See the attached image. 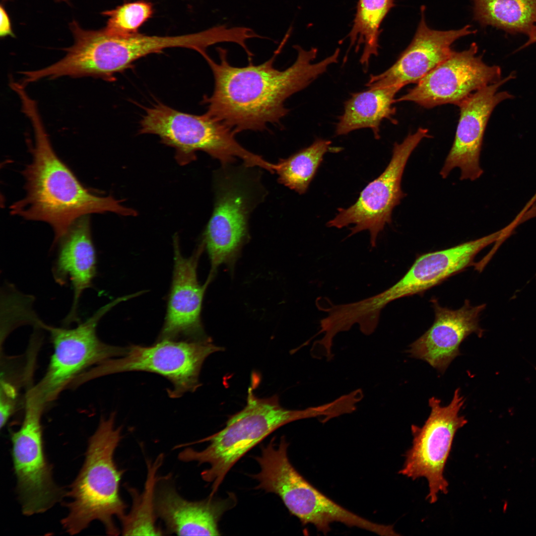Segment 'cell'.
Segmentation results:
<instances>
[{"mask_svg": "<svg viewBox=\"0 0 536 536\" xmlns=\"http://www.w3.org/2000/svg\"><path fill=\"white\" fill-rule=\"evenodd\" d=\"M292 28L289 27L273 56L268 61L245 67L229 64L226 49L218 47L220 62L208 55L203 58L214 78V89L210 96H204L209 116L222 122L236 134L245 131H262L268 124H279L289 110L284 106L286 99L306 88L338 62L340 50L331 56L313 63L317 49L306 50L299 45L296 60L288 67L279 70L274 67L278 53L287 41Z\"/></svg>", "mask_w": 536, "mask_h": 536, "instance_id": "obj_1", "label": "cell"}, {"mask_svg": "<svg viewBox=\"0 0 536 536\" xmlns=\"http://www.w3.org/2000/svg\"><path fill=\"white\" fill-rule=\"evenodd\" d=\"M21 105L32 125L34 143L32 162L23 171L26 195L10 206L12 214L48 223L54 232L55 245L82 216L106 212L136 214L113 197L97 196L84 187L54 150L35 101L27 96Z\"/></svg>", "mask_w": 536, "mask_h": 536, "instance_id": "obj_2", "label": "cell"}, {"mask_svg": "<svg viewBox=\"0 0 536 536\" xmlns=\"http://www.w3.org/2000/svg\"><path fill=\"white\" fill-rule=\"evenodd\" d=\"M116 413L102 417L88 440L83 465L70 487L67 503L68 513L62 521L66 532L75 535L94 521H100L107 534L117 536L115 524L126 514L127 505L119 491L124 471L117 468L114 454L122 438L121 427H115Z\"/></svg>", "mask_w": 536, "mask_h": 536, "instance_id": "obj_3", "label": "cell"}, {"mask_svg": "<svg viewBox=\"0 0 536 536\" xmlns=\"http://www.w3.org/2000/svg\"><path fill=\"white\" fill-rule=\"evenodd\" d=\"M262 169L235 162L214 171L213 208L202 242L210 261L208 282L221 265L234 261L248 239L250 215L267 195Z\"/></svg>", "mask_w": 536, "mask_h": 536, "instance_id": "obj_4", "label": "cell"}, {"mask_svg": "<svg viewBox=\"0 0 536 536\" xmlns=\"http://www.w3.org/2000/svg\"><path fill=\"white\" fill-rule=\"evenodd\" d=\"M311 417L309 407L283 408L276 398H259L250 388L245 407L231 416L222 430L202 440L209 442L206 448L199 451L186 448L178 457L183 462L209 465L201 476L212 483L210 495L213 496L231 468L265 438L287 423Z\"/></svg>", "mask_w": 536, "mask_h": 536, "instance_id": "obj_5", "label": "cell"}, {"mask_svg": "<svg viewBox=\"0 0 536 536\" xmlns=\"http://www.w3.org/2000/svg\"><path fill=\"white\" fill-rule=\"evenodd\" d=\"M140 126L139 134L157 135L162 143L174 148L176 158L182 164L194 160L196 151H202L220 164L239 159L264 170L270 165L261 156L240 145L232 129L206 113H185L158 102L146 108Z\"/></svg>", "mask_w": 536, "mask_h": 536, "instance_id": "obj_6", "label": "cell"}, {"mask_svg": "<svg viewBox=\"0 0 536 536\" xmlns=\"http://www.w3.org/2000/svg\"><path fill=\"white\" fill-rule=\"evenodd\" d=\"M257 489L273 493L282 500L289 512L303 525H313L326 535L331 525L340 523L380 536H395L392 525L372 522L347 510L313 486L293 467L287 451L274 450L260 463V471L255 475Z\"/></svg>", "mask_w": 536, "mask_h": 536, "instance_id": "obj_7", "label": "cell"}, {"mask_svg": "<svg viewBox=\"0 0 536 536\" xmlns=\"http://www.w3.org/2000/svg\"><path fill=\"white\" fill-rule=\"evenodd\" d=\"M123 301L124 298L119 297L109 303L72 329L47 325L38 317L35 325L50 333L54 352L45 375L29 394L44 406L55 399L85 368L111 357L123 356L127 347L106 344L100 340L96 334V328L101 318Z\"/></svg>", "mask_w": 536, "mask_h": 536, "instance_id": "obj_8", "label": "cell"}, {"mask_svg": "<svg viewBox=\"0 0 536 536\" xmlns=\"http://www.w3.org/2000/svg\"><path fill=\"white\" fill-rule=\"evenodd\" d=\"M200 46L197 33L176 36H149L139 33L119 35L105 28L82 30L77 36L73 50V61L77 71L82 76L100 77L107 80L132 67L137 60L170 48L194 50Z\"/></svg>", "mask_w": 536, "mask_h": 536, "instance_id": "obj_9", "label": "cell"}, {"mask_svg": "<svg viewBox=\"0 0 536 536\" xmlns=\"http://www.w3.org/2000/svg\"><path fill=\"white\" fill-rule=\"evenodd\" d=\"M465 399L460 389L455 390L453 399L446 406L434 397L429 399L430 413L423 425L411 426L412 445L405 454V461L399 473L415 480L424 477L428 483L426 499L437 501L440 492L448 493V482L443 472L457 431L468 423L459 412Z\"/></svg>", "mask_w": 536, "mask_h": 536, "instance_id": "obj_10", "label": "cell"}, {"mask_svg": "<svg viewBox=\"0 0 536 536\" xmlns=\"http://www.w3.org/2000/svg\"><path fill=\"white\" fill-rule=\"evenodd\" d=\"M206 340L157 341L151 346L132 345L122 357L108 359L94 370L99 376L129 371H145L160 375L170 381L171 398L181 397L200 386L199 375L205 359L221 350Z\"/></svg>", "mask_w": 536, "mask_h": 536, "instance_id": "obj_11", "label": "cell"}, {"mask_svg": "<svg viewBox=\"0 0 536 536\" xmlns=\"http://www.w3.org/2000/svg\"><path fill=\"white\" fill-rule=\"evenodd\" d=\"M428 135L427 129L419 128L401 143H395L391 159L383 173L363 189L354 204L338 208V213L327 226L342 228L352 224L349 236L368 230L371 247H375L379 233L392 222L393 209L406 196L402 190L401 181L407 160Z\"/></svg>", "mask_w": 536, "mask_h": 536, "instance_id": "obj_12", "label": "cell"}, {"mask_svg": "<svg viewBox=\"0 0 536 536\" xmlns=\"http://www.w3.org/2000/svg\"><path fill=\"white\" fill-rule=\"evenodd\" d=\"M43 407L27 397L22 423L11 435L16 489L22 512L27 516L47 511L65 492L54 482L45 455L41 424Z\"/></svg>", "mask_w": 536, "mask_h": 536, "instance_id": "obj_13", "label": "cell"}, {"mask_svg": "<svg viewBox=\"0 0 536 536\" xmlns=\"http://www.w3.org/2000/svg\"><path fill=\"white\" fill-rule=\"evenodd\" d=\"M478 47L472 43L450 56L395 102H413L426 108L446 104L458 105L476 91L500 81L501 68L489 66L477 56Z\"/></svg>", "mask_w": 536, "mask_h": 536, "instance_id": "obj_14", "label": "cell"}, {"mask_svg": "<svg viewBox=\"0 0 536 536\" xmlns=\"http://www.w3.org/2000/svg\"><path fill=\"white\" fill-rule=\"evenodd\" d=\"M515 75L512 72L500 81L476 91L458 105L460 118L454 140L440 172L443 178L455 168L461 170V180L474 181L481 176L483 170L479 158L486 125L495 107L513 97L509 92L498 90Z\"/></svg>", "mask_w": 536, "mask_h": 536, "instance_id": "obj_15", "label": "cell"}, {"mask_svg": "<svg viewBox=\"0 0 536 536\" xmlns=\"http://www.w3.org/2000/svg\"><path fill=\"white\" fill-rule=\"evenodd\" d=\"M506 236L503 228L480 238L420 255L398 282L372 297L373 305L382 310L395 300L422 294L467 268L475 266L474 260L477 254Z\"/></svg>", "mask_w": 536, "mask_h": 536, "instance_id": "obj_16", "label": "cell"}, {"mask_svg": "<svg viewBox=\"0 0 536 536\" xmlns=\"http://www.w3.org/2000/svg\"><path fill=\"white\" fill-rule=\"evenodd\" d=\"M425 7L421 8V19L410 44L389 68L371 74L368 88L396 86L402 88L417 83L446 60L453 52L451 46L461 37L475 32L469 25L457 30L440 31L429 28L425 20Z\"/></svg>", "mask_w": 536, "mask_h": 536, "instance_id": "obj_17", "label": "cell"}, {"mask_svg": "<svg viewBox=\"0 0 536 536\" xmlns=\"http://www.w3.org/2000/svg\"><path fill=\"white\" fill-rule=\"evenodd\" d=\"M174 269L166 317L157 341L183 339L196 341L202 336L201 321L202 300L206 287L200 285L197 266L202 243L191 256L181 254L178 238H174Z\"/></svg>", "mask_w": 536, "mask_h": 536, "instance_id": "obj_18", "label": "cell"}, {"mask_svg": "<svg viewBox=\"0 0 536 536\" xmlns=\"http://www.w3.org/2000/svg\"><path fill=\"white\" fill-rule=\"evenodd\" d=\"M431 302L435 314L433 323L409 345L407 352L443 374L461 354V344L469 335L474 333L479 337L482 336L479 317L486 305L472 306L466 300L461 308L454 310L442 307L435 298Z\"/></svg>", "mask_w": 536, "mask_h": 536, "instance_id": "obj_19", "label": "cell"}, {"mask_svg": "<svg viewBox=\"0 0 536 536\" xmlns=\"http://www.w3.org/2000/svg\"><path fill=\"white\" fill-rule=\"evenodd\" d=\"M209 496L201 501L184 499L172 485L165 483L156 487L155 507L157 516L163 521L168 532L179 536H220L218 522L222 515L235 504L234 495L215 500Z\"/></svg>", "mask_w": 536, "mask_h": 536, "instance_id": "obj_20", "label": "cell"}, {"mask_svg": "<svg viewBox=\"0 0 536 536\" xmlns=\"http://www.w3.org/2000/svg\"><path fill=\"white\" fill-rule=\"evenodd\" d=\"M57 243L59 248L52 270L54 277L61 285L69 280L73 291L71 308L64 320L67 324L78 319L80 297L91 287L96 274V255L88 215L74 221Z\"/></svg>", "mask_w": 536, "mask_h": 536, "instance_id": "obj_21", "label": "cell"}, {"mask_svg": "<svg viewBox=\"0 0 536 536\" xmlns=\"http://www.w3.org/2000/svg\"><path fill=\"white\" fill-rule=\"evenodd\" d=\"M396 86L368 88L352 93L344 103L343 112L338 117L335 134L346 135L357 130L370 129L375 139L380 138V126L385 119L396 124L393 118L396 94L401 89Z\"/></svg>", "mask_w": 536, "mask_h": 536, "instance_id": "obj_22", "label": "cell"}, {"mask_svg": "<svg viewBox=\"0 0 536 536\" xmlns=\"http://www.w3.org/2000/svg\"><path fill=\"white\" fill-rule=\"evenodd\" d=\"M474 19L510 33L528 36L536 27V0H473Z\"/></svg>", "mask_w": 536, "mask_h": 536, "instance_id": "obj_23", "label": "cell"}, {"mask_svg": "<svg viewBox=\"0 0 536 536\" xmlns=\"http://www.w3.org/2000/svg\"><path fill=\"white\" fill-rule=\"evenodd\" d=\"M328 139L317 138L303 148L274 164L278 181L300 195L305 194L321 165L324 155L335 150Z\"/></svg>", "mask_w": 536, "mask_h": 536, "instance_id": "obj_24", "label": "cell"}, {"mask_svg": "<svg viewBox=\"0 0 536 536\" xmlns=\"http://www.w3.org/2000/svg\"><path fill=\"white\" fill-rule=\"evenodd\" d=\"M395 0H358L352 28L348 35L350 47L356 44V50L363 44L359 61L364 71L369 65L371 58L378 55L380 26Z\"/></svg>", "mask_w": 536, "mask_h": 536, "instance_id": "obj_25", "label": "cell"}, {"mask_svg": "<svg viewBox=\"0 0 536 536\" xmlns=\"http://www.w3.org/2000/svg\"><path fill=\"white\" fill-rule=\"evenodd\" d=\"M163 458L162 455H160L153 463L147 464L146 480L141 493H138L135 489L128 488L133 503L130 512L120 520L123 535H162V531L156 523L155 497L158 481L156 473Z\"/></svg>", "mask_w": 536, "mask_h": 536, "instance_id": "obj_26", "label": "cell"}, {"mask_svg": "<svg viewBox=\"0 0 536 536\" xmlns=\"http://www.w3.org/2000/svg\"><path fill=\"white\" fill-rule=\"evenodd\" d=\"M153 13L152 4L147 1L126 2L103 12L108 17L105 28L111 33L119 35L136 34Z\"/></svg>", "mask_w": 536, "mask_h": 536, "instance_id": "obj_27", "label": "cell"}, {"mask_svg": "<svg viewBox=\"0 0 536 536\" xmlns=\"http://www.w3.org/2000/svg\"><path fill=\"white\" fill-rule=\"evenodd\" d=\"M14 390L10 385L3 383L1 385L0 399V426L2 428L8 421L14 407Z\"/></svg>", "mask_w": 536, "mask_h": 536, "instance_id": "obj_28", "label": "cell"}, {"mask_svg": "<svg viewBox=\"0 0 536 536\" xmlns=\"http://www.w3.org/2000/svg\"><path fill=\"white\" fill-rule=\"evenodd\" d=\"M0 35L1 37L13 35L9 17L2 6H0Z\"/></svg>", "mask_w": 536, "mask_h": 536, "instance_id": "obj_29", "label": "cell"}, {"mask_svg": "<svg viewBox=\"0 0 536 536\" xmlns=\"http://www.w3.org/2000/svg\"><path fill=\"white\" fill-rule=\"evenodd\" d=\"M536 42V27L533 31L528 36V41L521 47V48H524L529 46L531 44H534Z\"/></svg>", "mask_w": 536, "mask_h": 536, "instance_id": "obj_30", "label": "cell"}]
</instances>
